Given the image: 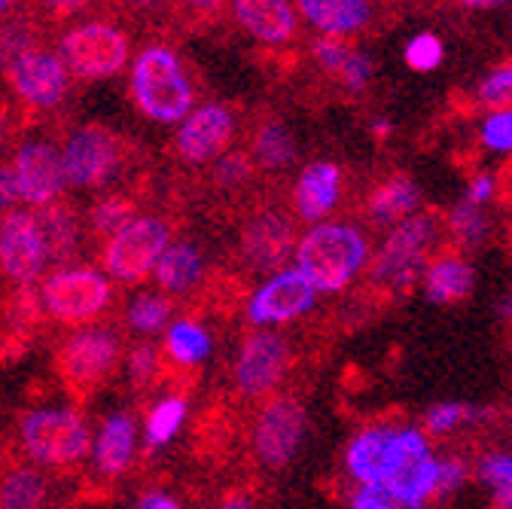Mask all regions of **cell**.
<instances>
[{"label":"cell","mask_w":512,"mask_h":509,"mask_svg":"<svg viewBox=\"0 0 512 509\" xmlns=\"http://www.w3.org/2000/svg\"><path fill=\"white\" fill-rule=\"evenodd\" d=\"M299 272L320 293H336L351 284V278L366 263V238L345 223L314 226L296 247Z\"/></svg>","instance_id":"6da1fadb"},{"label":"cell","mask_w":512,"mask_h":509,"mask_svg":"<svg viewBox=\"0 0 512 509\" xmlns=\"http://www.w3.org/2000/svg\"><path fill=\"white\" fill-rule=\"evenodd\" d=\"M132 95L153 122H180L192 110V86L180 58L168 46H147L132 65Z\"/></svg>","instance_id":"7a4b0ae2"},{"label":"cell","mask_w":512,"mask_h":509,"mask_svg":"<svg viewBox=\"0 0 512 509\" xmlns=\"http://www.w3.org/2000/svg\"><path fill=\"white\" fill-rule=\"evenodd\" d=\"M19 442L25 455L46 470H71L92 449L89 427L74 409L28 412L19 424Z\"/></svg>","instance_id":"3957f363"},{"label":"cell","mask_w":512,"mask_h":509,"mask_svg":"<svg viewBox=\"0 0 512 509\" xmlns=\"http://www.w3.org/2000/svg\"><path fill=\"white\" fill-rule=\"evenodd\" d=\"M119 366V339L110 330L74 333L55 351V375L77 400L104 388Z\"/></svg>","instance_id":"277c9868"},{"label":"cell","mask_w":512,"mask_h":509,"mask_svg":"<svg viewBox=\"0 0 512 509\" xmlns=\"http://www.w3.org/2000/svg\"><path fill=\"white\" fill-rule=\"evenodd\" d=\"M110 284L95 269H58L40 284V299L52 321L77 327L101 317L110 305Z\"/></svg>","instance_id":"5b68a950"},{"label":"cell","mask_w":512,"mask_h":509,"mask_svg":"<svg viewBox=\"0 0 512 509\" xmlns=\"http://www.w3.org/2000/svg\"><path fill=\"white\" fill-rule=\"evenodd\" d=\"M58 55L80 80L116 77L128 61V37L107 22H86L71 28L58 43Z\"/></svg>","instance_id":"8992f818"},{"label":"cell","mask_w":512,"mask_h":509,"mask_svg":"<svg viewBox=\"0 0 512 509\" xmlns=\"http://www.w3.org/2000/svg\"><path fill=\"white\" fill-rule=\"evenodd\" d=\"M168 226L156 217H135L125 229H119L104 247V266L113 278L125 284H138L150 272H156L159 260L165 257Z\"/></svg>","instance_id":"52a82bcc"},{"label":"cell","mask_w":512,"mask_h":509,"mask_svg":"<svg viewBox=\"0 0 512 509\" xmlns=\"http://www.w3.org/2000/svg\"><path fill=\"white\" fill-rule=\"evenodd\" d=\"M61 162L71 186H107L122 168V141L104 125H80L64 141Z\"/></svg>","instance_id":"ba28073f"},{"label":"cell","mask_w":512,"mask_h":509,"mask_svg":"<svg viewBox=\"0 0 512 509\" xmlns=\"http://www.w3.org/2000/svg\"><path fill=\"white\" fill-rule=\"evenodd\" d=\"M433 241V220L430 217H406L381 244L372 263V281L384 290H406L421 275L427 247Z\"/></svg>","instance_id":"9c48e42d"},{"label":"cell","mask_w":512,"mask_h":509,"mask_svg":"<svg viewBox=\"0 0 512 509\" xmlns=\"http://www.w3.org/2000/svg\"><path fill=\"white\" fill-rule=\"evenodd\" d=\"M7 77L13 92L37 107V110H52L64 101L71 86V71L61 61V55H52L46 49H28L16 61L7 65Z\"/></svg>","instance_id":"30bf717a"},{"label":"cell","mask_w":512,"mask_h":509,"mask_svg":"<svg viewBox=\"0 0 512 509\" xmlns=\"http://www.w3.org/2000/svg\"><path fill=\"white\" fill-rule=\"evenodd\" d=\"M46 250L31 211H7L0 217V272L13 287H31L43 266Z\"/></svg>","instance_id":"8fae6325"},{"label":"cell","mask_w":512,"mask_h":509,"mask_svg":"<svg viewBox=\"0 0 512 509\" xmlns=\"http://www.w3.org/2000/svg\"><path fill=\"white\" fill-rule=\"evenodd\" d=\"M305 436V409L302 403L281 397L269 403L253 427V449L260 461L272 470H281L293 461Z\"/></svg>","instance_id":"7c38bea8"},{"label":"cell","mask_w":512,"mask_h":509,"mask_svg":"<svg viewBox=\"0 0 512 509\" xmlns=\"http://www.w3.org/2000/svg\"><path fill=\"white\" fill-rule=\"evenodd\" d=\"M436 461L427 449V439L418 430H397L388 473H384V488L406 494L412 500H424L436 491Z\"/></svg>","instance_id":"4fadbf2b"},{"label":"cell","mask_w":512,"mask_h":509,"mask_svg":"<svg viewBox=\"0 0 512 509\" xmlns=\"http://www.w3.org/2000/svg\"><path fill=\"white\" fill-rule=\"evenodd\" d=\"M10 165L19 177L22 202L34 205V208L55 205L64 183H68V177H64L61 153L49 141H25L16 150Z\"/></svg>","instance_id":"5bb4252c"},{"label":"cell","mask_w":512,"mask_h":509,"mask_svg":"<svg viewBox=\"0 0 512 509\" xmlns=\"http://www.w3.org/2000/svg\"><path fill=\"white\" fill-rule=\"evenodd\" d=\"M46 308L40 287H13L0 293V357L16 360L40 336Z\"/></svg>","instance_id":"9a60e30c"},{"label":"cell","mask_w":512,"mask_h":509,"mask_svg":"<svg viewBox=\"0 0 512 509\" xmlns=\"http://www.w3.org/2000/svg\"><path fill=\"white\" fill-rule=\"evenodd\" d=\"M287 372V342L278 333H256L244 342L235 366V385L244 397L269 394Z\"/></svg>","instance_id":"2e32d148"},{"label":"cell","mask_w":512,"mask_h":509,"mask_svg":"<svg viewBox=\"0 0 512 509\" xmlns=\"http://www.w3.org/2000/svg\"><path fill=\"white\" fill-rule=\"evenodd\" d=\"M314 305V287L311 281L293 269V272H278L272 281H266L250 299V321L253 324H287L293 317L305 314Z\"/></svg>","instance_id":"e0dca14e"},{"label":"cell","mask_w":512,"mask_h":509,"mask_svg":"<svg viewBox=\"0 0 512 509\" xmlns=\"http://www.w3.org/2000/svg\"><path fill=\"white\" fill-rule=\"evenodd\" d=\"M232 132H235L232 113L220 104H205L183 119L177 132V153L192 165L211 162L229 147Z\"/></svg>","instance_id":"ac0fdd59"},{"label":"cell","mask_w":512,"mask_h":509,"mask_svg":"<svg viewBox=\"0 0 512 509\" xmlns=\"http://www.w3.org/2000/svg\"><path fill=\"white\" fill-rule=\"evenodd\" d=\"M293 247V226L278 211L256 214L241 235V253L253 269H278L287 263Z\"/></svg>","instance_id":"d6986e66"},{"label":"cell","mask_w":512,"mask_h":509,"mask_svg":"<svg viewBox=\"0 0 512 509\" xmlns=\"http://www.w3.org/2000/svg\"><path fill=\"white\" fill-rule=\"evenodd\" d=\"M235 19L260 43H287L296 34V10L290 0H235Z\"/></svg>","instance_id":"ffe728a7"},{"label":"cell","mask_w":512,"mask_h":509,"mask_svg":"<svg viewBox=\"0 0 512 509\" xmlns=\"http://www.w3.org/2000/svg\"><path fill=\"white\" fill-rule=\"evenodd\" d=\"M49 503V479L0 452V509H46Z\"/></svg>","instance_id":"44dd1931"},{"label":"cell","mask_w":512,"mask_h":509,"mask_svg":"<svg viewBox=\"0 0 512 509\" xmlns=\"http://www.w3.org/2000/svg\"><path fill=\"white\" fill-rule=\"evenodd\" d=\"M342 174L339 165L333 162H314L302 171L296 183V211L302 220H320L324 214L333 211L339 199Z\"/></svg>","instance_id":"7402d4cb"},{"label":"cell","mask_w":512,"mask_h":509,"mask_svg":"<svg viewBox=\"0 0 512 509\" xmlns=\"http://www.w3.org/2000/svg\"><path fill=\"white\" fill-rule=\"evenodd\" d=\"M394 433L388 427L366 430L348 445V470L360 485H384V473H388V458H391V445Z\"/></svg>","instance_id":"603a6c76"},{"label":"cell","mask_w":512,"mask_h":509,"mask_svg":"<svg viewBox=\"0 0 512 509\" xmlns=\"http://www.w3.org/2000/svg\"><path fill=\"white\" fill-rule=\"evenodd\" d=\"M305 22L327 37H342L369 22V0H296Z\"/></svg>","instance_id":"cb8c5ba5"},{"label":"cell","mask_w":512,"mask_h":509,"mask_svg":"<svg viewBox=\"0 0 512 509\" xmlns=\"http://www.w3.org/2000/svg\"><path fill=\"white\" fill-rule=\"evenodd\" d=\"M34 220H37V232H40V241L46 250V260L68 263L71 253L77 250V241H80V223H77L74 208L64 202H55V205L40 208L34 214Z\"/></svg>","instance_id":"d4e9b609"},{"label":"cell","mask_w":512,"mask_h":509,"mask_svg":"<svg viewBox=\"0 0 512 509\" xmlns=\"http://www.w3.org/2000/svg\"><path fill=\"white\" fill-rule=\"evenodd\" d=\"M135 421L132 415L116 412L104 421L98 442H95V467L104 476H119L125 473V467L132 464L135 455Z\"/></svg>","instance_id":"484cf974"},{"label":"cell","mask_w":512,"mask_h":509,"mask_svg":"<svg viewBox=\"0 0 512 509\" xmlns=\"http://www.w3.org/2000/svg\"><path fill=\"white\" fill-rule=\"evenodd\" d=\"M473 281H476L473 266L467 260H461V257H442V260L430 263L427 272H424L427 299L439 302V305L467 299L470 290H473Z\"/></svg>","instance_id":"4316f807"},{"label":"cell","mask_w":512,"mask_h":509,"mask_svg":"<svg viewBox=\"0 0 512 509\" xmlns=\"http://www.w3.org/2000/svg\"><path fill=\"white\" fill-rule=\"evenodd\" d=\"M205 275V260L192 244H171L156 266V281L165 293L183 296Z\"/></svg>","instance_id":"83f0119b"},{"label":"cell","mask_w":512,"mask_h":509,"mask_svg":"<svg viewBox=\"0 0 512 509\" xmlns=\"http://www.w3.org/2000/svg\"><path fill=\"white\" fill-rule=\"evenodd\" d=\"M421 202V193L415 180L409 177H391L388 183H381L372 199H369V214L378 223H394L403 220L406 214H412Z\"/></svg>","instance_id":"f1b7e54d"},{"label":"cell","mask_w":512,"mask_h":509,"mask_svg":"<svg viewBox=\"0 0 512 509\" xmlns=\"http://www.w3.org/2000/svg\"><path fill=\"white\" fill-rule=\"evenodd\" d=\"M253 153H256V162H260L263 168H269V171L287 168L296 159L293 138L278 122L260 125V132H256V138H253Z\"/></svg>","instance_id":"f546056e"},{"label":"cell","mask_w":512,"mask_h":509,"mask_svg":"<svg viewBox=\"0 0 512 509\" xmlns=\"http://www.w3.org/2000/svg\"><path fill=\"white\" fill-rule=\"evenodd\" d=\"M165 351L171 354V360L192 366V363H202L211 354V336L192 321H180L168 330V342Z\"/></svg>","instance_id":"4dcf8cb0"},{"label":"cell","mask_w":512,"mask_h":509,"mask_svg":"<svg viewBox=\"0 0 512 509\" xmlns=\"http://www.w3.org/2000/svg\"><path fill=\"white\" fill-rule=\"evenodd\" d=\"M132 220H135L132 202H125V199H119V196H107V199H101L98 205H92V211H89V229H92L98 238H107V241H110L119 229H125Z\"/></svg>","instance_id":"1f68e13d"},{"label":"cell","mask_w":512,"mask_h":509,"mask_svg":"<svg viewBox=\"0 0 512 509\" xmlns=\"http://www.w3.org/2000/svg\"><path fill=\"white\" fill-rule=\"evenodd\" d=\"M186 418V403L180 397H168L162 403H156V409L147 418V445L156 449V445H165L183 424Z\"/></svg>","instance_id":"d6a6232c"},{"label":"cell","mask_w":512,"mask_h":509,"mask_svg":"<svg viewBox=\"0 0 512 509\" xmlns=\"http://www.w3.org/2000/svg\"><path fill=\"white\" fill-rule=\"evenodd\" d=\"M479 479L491 488L500 509H512V455H488L479 464Z\"/></svg>","instance_id":"836d02e7"},{"label":"cell","mask_w":512,"mask_h":509,"mask_svg":"<svg viewBox=\"0 0 512 509\" xmlns=\"http://www.w3.org/2000/svg\"><path fill=\"white\" fill-rule=\"evenodd\" d=\"M168 314H171V302L147 293V296H138L135 305L128 308V324L138 333H159L168 324Z\"/></svg>","instance_id":"e575fe53"},{"label":"cell","mask_w":512,"mask_h":509,"mask_svg":"<svg viewBox=\"0 0 512 509\" xmlns=\"http://www.w3.org/2000/svg\"><path fill=\"white\" fill-rule=\"evenodd\" d=\"M351 509H424V506H421V500L397 494V491L384 488V485H363L354 494Z\"/></svg>","instance_id":"d590c367"},{"label":"cell","mask_w":512,"mask_h":509,"mask_svg":"<svg viewBox=\"0 0 512 509\" xmlns=\"http://www.w3.org/2000/svg\"><path fill=\"white\" fill-rule=\"evenodd\" d=\"M488 415V409H473V406H464V403H439L427 412V430L430 433H448L455 430L458 424H467V421H482Z\"/></svg>","instance_id":"8d00e7d4"},{"label":"cell","mask_w":512,"mask_h":509,"mask_svg":"<svg viewBox=\"0 0 512 509\" xmlns=\"http://www.w3.org/2000/svg\"><path fill=\"white\" fill-rule=\"evenodd\" d=\"M448 226H452V235L464 247H476L485 238V232H488V223H485L482 211L476 205H470V202H464V205H458L452 211V217H448Z\"/></svg>","instance_id":"74e56055"},{"label":"cell","mask_w":512,"mask_h":509,"mask_svg":"<svg viewBox=\"0 0 512 509\" xmlns=\"http://www.w3.org/2000/svg\"><path fill=\"white\" fill-rule=\"evenodd\" d=\"M442 55H445V49H442V40L436 34H418V37H412L406 43V65L412 71H421L424 74V71L439 68L442 65Z\"/></svg>","instance_id":"f35d334b"},{"label":"cell","mask_w":512,"mask_h":509,"mask_svg":"<svg viewBox=\"0 0 512 509\" xmlns=\"http://www.w3.org/2000/svg\"><path fill=\"white\" fill-rule=\"evenodd\" d=\"M479 98H482L488 107L512 110V65L497 68V71L479 86Z\"/></svg>","instance_id":"ab89813d"},{"label":"cell","mask_w":512,"mask_h":509,"mask_svg":"<svg viewBox=\"0 0 512 509\" xmlns=\"http://www.w3.org/2000/svg\"><path fill=\"white\" fill-rule=\"evenodd\" d=\"M159 369H162L159 354H156V348H150V345L135 348L132 357H128V378H132V385H135V388H150L153 381L159 378Z\"/></svg>","instance_id":"60d3db41"},{"label":"cell","mask_w":512,"mask_h":509,"mask_svg":"<svg viewBox=\"0 0 512 509\" xmlns=\"http://www.w3.org/2000/svg\"><path fill=\"white\" fill-rule=\"evenodd\" d=\"M482 144L497 153H512V110H497L485 119Z\"/></svg>","instance_id":"b9f144b4"},{"label":"cell","mask_w":512,"mask_h":509,"mask_svg":"<svg viewBox=\"0 0 512 509\" xmlns=\"http://www.w3.org/2000/svg\"><path fill=\"white\" fill-rule=\"evenodd\" d=\"M351 49L339 40V37H320L314 43V58L320 61V68H327L333 74L342 77V71L348 68V61H351Z\"/></svg>","instance_id":"7bdbcfd3"},{"label":"cell","mask_w":512,"mask_h":509,"mask_svg":"<svg viewBox=\"0 0 512 509\" xmlns=\"http://www.w3.org/2000/svg\"><path fill=\"white\" fill-rule=\"evenodd\" d=\"M464 479H467V467H464V461H458V458H445V461L436 467V491H442V494L461 488Z\"/></svg>","instance_id":"ee69618b"},{"label":"cell","mask_w":512,"mask_h":509,"mask_svg":"<svg viewBox=\"0 0 512 509\" xmlns=\"http://www.w3.org/2000/svg\"><path fill=\"white\" fill-rule=\"evenodd\" d=\"M250 168H247V159L244 156H226L223 162H217V183L232 189V186H241L247 180Z\"/></svg>","instance_id":"f6af8a7d"},{"label":"cell","mask_w":512,"mask_h":509,"mask_svg":"<svg viewBox=\"0 0 512 509\" xmlns=\"http://www.w3.org/2000/svg\"><path fill=\"white\" fill-rule=\"evenodd\" d=\"M22 202V189L13 165H0V211H13Z\"/></svg>","instance_id":"bcb514c9"},{"label":"cell","mask_w":512,"mask_h":509,"mask_svg":"<svg viewBox=\"0 0 512 509\" xmlns=\"http://www.w3.org/2000/svg\"><path fill=\"white\" fill-rule=\"evenodd\" d=\"M372 77V61L363 55V52H354L351 61H348V68L342 71V80L348 89H363Z\"/></svg>","instance_id":"7dc6e473"},{"label":"cell","mask_w":512,"mask_h":509,"mask_svg":"<svg viewBox=\"0 0 512 509\" xmlns=\"http://www.w3.org/2000/svg\"><path fill=\"white\" fill-rule=\"evenodd\" d=\"M494 196V180L488 177V174H479L473 183H470V189H467V202L470 205H482V202H488Z\"/></svg>","instance_id":"c3c4849f"},{"label":"cell","mask_w":512,"mask_h":509,"mask_svg":"<svg viewBox=\"0 0 512 509\" xmlns=\"http://www.w3.org/2000/svg\"><path fill=\"white\" fill-rule=\"evenodd\" d=\"M138 509H180V503L174 497L162 494V491H150V494L141 497Z\"/></svg>","instance_id":"681fc988"},{"label":"cell","mask_w":512,"mask_h":509,"mask_svg":"<svg viewBox=\"0 0 512 509\" xmlns=\"http://www.w3.org/2000/svg\"><path fill=\"white\" fill-rule=\"evenodd\" d=\"M40 4L46 7V10H52V13H77L80 7H86L89 0H40Z\"/></svg>","instance_id":"f907efd6"},{"label":"cell","mask_w":512,"mask_h":509,"mask_svg":"<svg viewBox=\"0 0 512 509\" xmlns=\"http://www.w3.org/2000/svg\"><path fill=\"white\" fill-rule=\"evenodd\" d=\"M183 4L192 7V10H199V13H214V10H220L223 0H183Z\"/></svg>","instance_id":"816d5d0a"},{"label":"cell","mask_w":512,"mask_h":509,"mask_svg":"<svg viewBox=\"0 0 512 509\" xmlns=\"http://www.w3.org/2000/svg\"><path fill=\"white\" fill-rule=\"evenodd\" d=\"M464 7H473V10H491V7H500L506 0H461Z\"/></svg>","instance_id":"f5cc1de1"},{"label":"cell","mask_w":512,"mask_h":509,"mask_svg":"<svg viewBox=\"0 0 512 509\" xmlns=\"http://www.w3.org/2000/svg\"><path fill=\"white\" fill-rule=\"evenodd\" d=\"M223 509H250V500L241 497V494H232V497H226Z\"/></svg>","instance_id":"db71d44e"},{"label":"cell","mask_w":512,"mask_h":509,"mask_svg":"<svg viewBox=\"0 0 512 509\" xmlns=\"http://www.w3.org/2000/svg\"><path fill=\"white\" fill-rule=\"evenodd\" d=\"M372 132H375L378 138H384V135H391V122H384V119H378V122L372 125Z\"/></svg>","instance_id":"11a10c76"},{"label":"cell","mask_w":512,"mask_h":509,"mask_svg":"<svg viewBox=\"0 0 512 509\" xmlns=\"http://www.w3.org/2000/svg\"><path fill=\"white\" fill-rule=\"evenodd\" d=\"M125 4H132V7H141V10H147V7H159L162 0H125Z\"/></svg>","instance_id":"9f6ffc18"},{"label":"cell","mask_w":512,"mask_h":509,"mask_svg":"<svg viewBox=\"0 0 512 509\" xmlns=\"http://www.w3.org/2000/svg\"><path fill=\"white\" fill-rule=\"evenodd\" d=\"M4 138H7V110L0 104V144H4Z\"/></svg>","instance_id":"6f0895ef"},{"label":"cell","mask_w":512,"mask_h":509,"mask_svg":"<svg viewBox=\"0 0 512 509\" xmlns=\"http://www.w3.org/2000/svg\"><path fill=\"white\" fill-rule=\"evenodd\" d=\"M10 4H13V0H0V16H4V13L10 10Z\"/></svg>","instance_id":"680465c9"},{"label":"cell","mask_w":512,"mask_h":509,"mask_svg":"<svg viewBox=\"0 0 512 509\" xmlns=\"http://www.w3.org/2000/svg\"><path fill=\"white\" fill-rule=\"evenodd\" d=\"M503 314H512V293H509V299L503 302Z\"/></svg>","instance_id":"91938a15"}]
</instances>
